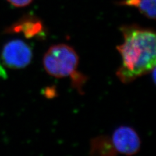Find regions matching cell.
<instances>
[{
  "label": "cell",
  "mask_w": 156,
  "mask_h": 156,
  "mask_svg": "<svg viewBox=\"0 0 156 156\" xmlns=\"http://www.w3.org/2000/svg\"><path fill=\"white\" fill-rule=\"evenodd\" d=\"M42 30V26L39 22H25L14 27L13 31L22 32L27 38H32L38 35Z\"/></svg>",
  "instance_id": "obj_7"
},
{
  "label": "cell",
  "mask_w": 156,
  "mask_h": 156,
  "mask_svg": "<svg viewBox=\"0 0 156 156\" xmlns=\"http://www.w3.org/2000/svg\"><path fill=\"white\" fill-rule=\"evenodd\" d=\"M120 30L124 41L116 47L122 57L116 76L128 84L155 67V34L152 29L136 25L124 26Z\"/></svg>",
  "instance_id": "obj_1"
},
{
  "label": "cell",
  "mask_w": 156,
  "mask_h": 156,
  "mask_svg": "<svg viewBox=\"0 0 156 156\" xmlns=\"http://www.w3.org/2000/svg\"><path fill=\"white\" fill-rule=\"evenodd\" d=\"M12 5L17 7H23L27 6L30 4L33 0H7Z\"/></svg>",
  "instance_id": "obj_8"
},
{
  "label": "cell",
  "mask_w": 156,
  "mask_h": 156,
  "mask_svg": "<svg viewBox=\"0 0 156 156\" xmlns=\"http://www.w3.org/2000/svg\"><path fill=\"white\" fill-rule=\"evenodd\" d=\"M155 2L156 0H126L124 4L136 7L146 17L155 20Z\"/></svg>",
  "instance_id": "obj_6"
},
{
  "label": "cell",
  "mask_w": 156,
  "mask_h": 156,
  "mask_svg": "<svg viewBox=\"0 0 156 156\" xmlns=\"http://www.w3.org/2000/svg\"><path fill=\"white\" fill-rule=\"evenodd\" d=\"M90 154L94 155H115L117 154L108 136H99L90 143Z\"/></svg>",
  "instance_id": "obj_5"
},
{
  "label": "cell",
  "mask_w": 156,
  "mask_h": 156,
  "mask_svg": "<svg viewBox=\"0 0 156 156\" xmlns=\"http://www.w3.org/2000/svg\"><path fill=\"white\" fill-rule=\"evenodd\" d=\"M110 139L116 154L133 155L139 152L140 139L136 131L131 127H119L113 131Z\"/></svg>",
  "instance_id": "obj_4"
},
{
  "label": "cell",
  "mask_w": 156,
  "mask_h": 156,
  "mask_svg": "<svg viewBox=\"0 0 156 156\" xmlns=\"http://www.w3.org/2000/svg\"><path fill=\"white\" fill-rule=\"evenodd\" d=\"M79 56L69 45L59 44L51 46L44 55L43 66L49 75L56 78L70 76L76 80Z\"/></svg>",
  "instance_id": "obj_2"
},
{
  "label": "cell",
  "mask_w": 156,
  "mask_h": 156,
  "mask_svg": "<svg viewBox=\"0 0 156 156\" xmlns=\"http://www.w3.org/2000/svg\"><path fill=\"white\" fill-rule=\"evenodd\" d=\"M2 59L11 68L20 69L27 66L31 62L33 51L27 44L21 40H13L5 45Z\"/></svg>",
  "instance_id": "obj_3"
}]
</instances>
